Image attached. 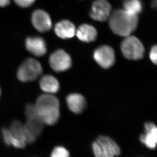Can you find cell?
<instances>
[{
	"label": "cell",
	"mask_w": 157,
	"mask_h": 157,
	"mask_svg": "<svg viewBox=\"0 0 157 157\" xmlns=\"http://www.w3.org/2000/svg\"><path fill=\"white\" fill-rule=\"evenodd\" d=\"M32 22L35 28L40 32L48 31L52 27V21L49 14L41 9L34 11L32 15Z\"/></svg>",
	"instance_id": "10"
},
{
	"label": "cell",
	"mask_w": 157,
	"mask_h": 157,
	"mask_svg": "<svg viewBox=\"0 0 157 157\" xmlns=\"http://www.w3.org/2000/svg\"><path fill=\"white\" fill-rule=\"evenodd\" d=\"M93 56L97 63L102 68H110L116 61L114 49L107 45H103L97 48L94 52Z\"/></svg>",
	"instance_id": "7"
},
{
	"label": "cell",
	"mask_w": 157,
	"mask_h": 157,
	"mask_svg": "<svg viewBox=\"0 0 157 157\" xmlns=\"http://www.w3.org/2000/svg\"><path fill=\"white\" fill-rule=\"evenodd\" d=\"M51 157H70V153L64 147H56L52 151Z\"/></svg>",
	"instance_id": "20"
},
{
	"label": "cell",
	"mask_w": 157,
	"mask_h": 157,
	"mask_svg": "<svg viewBox=\"0 0 157 157\" xmlns=\"http://www.w3.org/2000/svg\"><path fill=\"white\" fill-rule=\"evenodd\" d=\"M66 102L69 109L75 114H80L86 107V100L79 94H71L67 97Z\"/></svg>",
	"instance_id": "14"
},
{
	"label": "cell",
	"mask_w": 157,
	"mask_h": 157,
	"mask_svg": "<svg viewBox=\"0 0 157 157\" xmlns=\"http://www.w3.org/2000/svg\"><path fill=\"white\" fill-rule=\"evenodd\" d=\"M138 24V15L129 13L124 9L114 10L109 17L110 28L114 34L123 37L130 35Z\"/></svg>",
	"instance_id": "2"
},
{
	"label": "cell",
	"mask_w": 157,
	"mask_h": 157,
	"mask_svg": "<svg viewBox=\"0 0 157 157\" xmlns=\"http://www.w3.org/2000/svg\"><path fill=\"white\" fill-rule=\"evenodd\" d=\"M121 49L124 57L130 59L137 61L144 58V48L141 42L137 37L129 36L122 41Z\"/></svg>",
	"instance_id": "4"
},
{
	"label": "cell",
	"mask_w": 157,
	"mask_h": 157,
	"mask_svg": "<svg viewBox=\"0 0 157 157\" xmlns=\"http://www.w3.org/2000/svg\"><path fill=\"white\" fill-rule=\"evenodd\" d=\"M140 141L147 148L156 149L157 144V128L156 124L151 122L144 124V131L141 134Z\"/></svg>",
	"instance_id": "11"
},
{
	"label": "cell",
	"mask_w": 157,
	"mask_h": 157,
	"mask_svg": "<svg viewBox=\"0 0 157 157\" xmlns=\"http://www.w3.org/2000/svg\"><path fill=\"white\" fill-rule=\"evenodd\" d=\"M157 48L156 45H154L153 46L151 49L150 53V59L151 60V62L155 64V65H157Z\"/></svg>",
	"instance_id": "22"
},
{
	"label": "cell",
	"mask_w": 157,
	"mask_h": 157,
	"mask_svg": "<svg viewBox=\"0 0 157 157\" xmlns=\"http://www.w3.org/2000/svg\"><path fill=\"white\" fill-rule=\"evenodd\" d=\"M55 32L57 36L63 39L71 38L75 34V27L70 21L62 20L55 25Z\"/></svg>",
	"instance_id": "15"
},
{
	"label": "cell",
	"mask_w": 157,
	"mask_h": 157,
	"mask_svg": "<svg viewBox=\"0 0 157 157\" xmlns=\"http://www.w3.org/2000/svg\"><path fill=\"white\" fill-rule=\"evenodd\" d=\"M25 113L27 122L25 124L29 132L36 140L41 134L44 124L37 113L34 104L27 105Z\"/></svg>",
	"instance_id": "6"
},
{
	"label": "cell",
	"mask_w": 157,
	"mask_h": 157,
	"mask_svg": "<svg viewBox=\"0 0 157 157\" xmlns=\"http://www.w3.org/2000/svg\"><path fill=\"white\" fill-rule=\"evenodd\" d=\"M2 135L5 143L8 145H12L17 148H24L25 147L26 142L14 136L9 129H2Z\"/></svg>",
	"instance_id": "18"
},
{
	"label": "cell",
	"mask_w": 157,
	"mask_h": 157,
	"mask_svg": "<svg viewBox=\"0 0 157 157\" xmlns=\"http://www.w3.org/2000/svg\"><path fill=\"white\" fill-rule=\"evenodd\" d=\"M124 10L129 13L138 15L142 11L143 5L141 0H126L123 4Z\"/></svg>",
	"instance_id": "19"
},
{
	"label": "cell",
	"mask_w": 157,
	"mask_h": 157,
	"mask_svg": "<svg viewBox=\"0 0 157 157\" xmlns=\"http://www.w3.org/2000/svg\"><path fill=\"white\" fill-rule=\"evenodd\" d=\"M1 88H0V96H1Z\"/></svg>",
	"instance_id": "25"
},
{
	"label": "cell",
	"mask_w": 157,
	"mask_h": 157,
	"mask_svg": "<svg viewBox=\"0 0 157 157\" xmlns=\"http://www.w3.org/2000/svg\"><path fill=\"white\" fill-rule=\"evenodd\" d=\"M25 45L27 50L36 56H43L47 52L46 42L41 37H28L25 40Z\"/></svg>",
	"instance_id": "12"
},
{
	"label": "cell",
	"mask_w": 157,
	"mask_h": 157,
	"mask_svg": "<svg viewBox=\"0 0 157 157\" xmlns=\"http://www.w3.org/2000/svg\"><path fill=\"white\" fill-rule=\"evenodd\" d=\"M49 63L52 70L58 72H63L71 68L72 59L68 53L63 49H59L51 55Z\"/></svg>",
	"instance_id": "8"
},
{
	"label": "cell",
	"mask_w": 157,
	"mask_h": 157,
	"mask_svg": "<svg viewBox=\"0 0 157 157\" xmlns=\"http://www.w3.org/2000/svg\"><path fill=\"white\" fill-rule=\"evenodd\" d=\"M92 148L95 157H116L121 154L120 148L115 141L104 135L97 138Z\"/></svg>",
	"instance_id": "3"
},
{
	"label": "cell",
	"mask_w": 157,
	"mask_h": 157,
	"mask_svg": "<svg viewBox=\"0 0 157 157\" xmlns=\"http://www.w3.org/2000/svg\"><path fill=\"white\" fill-rule=\"evenodd\" d=\"M10 131L16 138L25 141L26 143L32 144L36 141L27 130L25 124L18 121H15L11 125Z\"/></svg>",
	"instance_id": "13"
},
{
	"label": "cell",
	"mask_w": 157,
	"mask_h": 157,
	"mask_svg": "<svg viewBox=\"0 0 157 157\" xmlns=\"http://www.w3.org/2000/svg\"><path fill=\"white\" fill-rule=\"evenodd\" d=\"M40 87L46 94H53L59 90L60 86L59 82L56 77L52 75H45L40 79Z\"/></svg>",
	"instance_id": "17"
},
{
	"label": "cell",
	"mask_w": 157,
	"mask_h": 157,
	"mask_svg": "<svg viewBox=\"0 0 157 157\" xmlns=\"http://www.w3.org/2000/svg\"><path fill=\"white\" fill-rule=\"evenodd\" d=\"M156 6H157V1L154 0L153 2H152V7H153V8H156Z\"/></svg>",
	"instance_id": "24"
},
{
	"label": "cell",
	"mask_w": 157,
	"mask_h": 157,
	"mask_svg": "<svg viewBox=\"0 0 157 157\" xmlns=\"http://www.w3.org/2000/svg\"><path fill=\"white\" fill-rule=\"evenodd\" d=\"M10 4V0H0V7H5Z\"/></svg>",
	"instance_id": "23"
},
{
	"label": "cell",
	"mask_w": 157,
	"mask_h": 157,
	"mask_svg": "<svg viewBox=\"0 0 157 157\" xmlns=\"http://www.w3.org/2000/svg\"><path fill=\"white\" fill-rule=\"evenodd\" d=\"M75 33L79 40L87 43L95 41L97 36L96 29L93 26L88 24L80 25Z\"/></svg>",
	"instance_id": "16"
},
{
	"label": "cell",
	"mask_w": 157,
	"mask_h": 157,
	"mask_svg": "<svg viewBox=\"0 0 157 157\" xmlns=\"http://www.w3.org/2000/svg\"><path fill=\"white\" fill-rule=\"evenodd\" d=\"M18 6L22 8H28L34 3L35 0H13Z\"/></svg>",
	"instance_id": "21"
},
{
	"label": "cell",
	"mask_w": 157,
	"mask_h": 157,
	"mask_svg": "<svg viewBox=\"0 0 157 157\" xmlns=\"http://www.w3.org/2000/svg\"><path fill=\"white\" fill-rule=\"evenodd\" d=\"M36 110L44 124L52 126L60 117L59 102L58 98L52 94H43L37 98Z\"/></svg>",
	"instance_id": "1"
},
{
	"label": "cell",
	"mask_w": 157,
	"mask_h": 157,
	"mask_svg": "<svg viewBox=\"0 0 157 157\" xmlns=\"http://www.w3.org/2000/svg\"><path fill=\"white\" fill-rule=\"evenodd\" d=\"M42 73V67L38 61L29 58L24 61L17 72V76L21 82H33L40 76Z\"/></svg>",
	"instance_id": "5"
},
{
	"label": "cell",
	"mask_w": 157,
	"mask_h": 157,
	"mask_svg": "<svg viewBox=\"0 0 157 157\" xmlns=\"http://www.w3.org/2000/svg\"><path fill=\"white\" fill-rule=\"evenodd\" d=\"M111 6L107 0H95L92 4L90 15L95 21H105L111 15Z\"/></svg>",
	"instance_id": "9"
}]
</instances>
